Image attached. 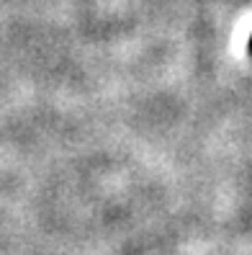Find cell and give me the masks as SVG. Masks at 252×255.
Masks as SVG:
<instances>
[{
    "mask_svg": "<svg viewBox=\"0 0 252 255\" xmlns=\"http://www.w3.org/2000/svg\"><path fill=\"white\" fill-rule=\"evenodd\" d=\"M250 54H252V39H250Z\"/></svg>",
    "mask_w": 252,
    "mask_h": 255,
    "instance_id": "cell-1",
    "label": "cell"
}]
</instances>
